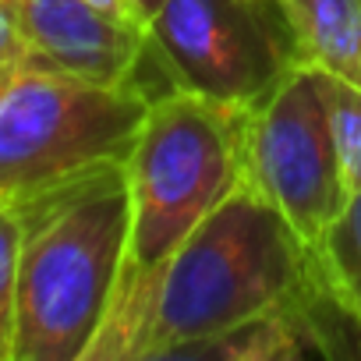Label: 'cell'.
<instances>
[{
    "label": "cell",
    "mask_w": 361,
    "mask_h": 361,
    "mask_svg": "<svg viewBox=\"0 0 361 361\" xmlns=\"http://www.w3.org/2000/svg\"><path fill=\"white\" fill-rule=\"evenodd\" d=\"M245 106L185 89L152 96L124 159L128 245L121 276L85 361H145L170 259L195 227L245 185Z\"/></svg>",
    "instance_id": "obj_1"
},
{
    "label": "cell",
    "mask_w": 361,
    "mask_h": 361,
    "mask_svg": "<svg viewBox=\"0 0 361 361\" xmlns=\"http://www.w3.org/2000/svg\"><path fill=\"white\" fill-rule=\"evenodd\" d=\"M18 209L25 238L11 361H85L128 245L124 163L36 195Z\"/></svg>",
    "instance_id": "obj_2"
},
{
    "label": "cell",
    "mask_w": 361,
    "mask_h": 361,
    "mask_svg": "<svg viewBox=\"0 0 361 361\" xmlns=\"http://www.w3.org/2000/svg\"><path fill=\"white\" fill-rule=\"evenodd\" d=\"M315 252L248 185L234 188L170 259L145 361L177 354L280 305L315 276Z\"/></svg>",
    "instance_id": "obj_3"
},
{
    "label": "cell",
    "mask_w": 361,
    "mask_h": 361,
    "mask_svg": "<svg viewBox=\"0 0 361 361\" xmlns=\"http://www.w3.org/2000/svg\"><path fill=\"white\" fill-rule=\"evenodd\" d=\"M152 92L25 61L0 99V202L22 206L128 159Z\"/></svg>",
    "instance_id": "obj_4"
},
{
    "label": "cell",
    "mask_w": 361,
    "mask_h": 361,
    "mask_svg": "<svg viewBox=\"0 0 361 361\" xmlns=\"http://www.w3.org/2000/svg\"><path fill=\"white\" fill-rule=\"evenodd\" d=\"M145 32L170 89L245 110L308 61L280 0H166Z\"/></svg>",
    "instance_id": "obj_5"
},
{
    "label": "cell",
    "mask_w": 361,
    "mask_h": 361,
    "mask_svg": "<svg viewBox=\"0 0 361 361\" xmlns=\"http://www.w3.org/2000/svg\"><path fill=\"white\" fill-rule=\"evenodd\" d=\"M245 185L273 202L308 248L343 213L350 192L343 185L319 64H298L248 110Z\"/></svg>",
    "instance_id": "obj_6"
},
{
    "label": "cell",
    "mask_w": 361,
    "mask_h": 361,
    "mask_svg": "<svg viewBox=\"0 0 361 361\" xmlns=\"http://www.w3.org/2000/svg\"><path fill=\"white\" fill-rule=\"evenodd\" d=\"M32 64H47L92 82H138L152 96L166 92L145 25L117 22L85 0H4Z\"/></svg>",
    "instance_id": "obj_7"
},
{
    "label": "cell",
    "mask_w": 361,
    "mask_h": 361,
    "mask_svg": "<svg viewBox=\"0 0 361 361\" xmlns=\"http://www.w3.org/2000/svg\"><path fill=\"white\" fill-rule=\"evenodd\" d=\"M301 54L361 85V0H280Z\"/></svg>",
    "instance_id": "obj_8"
},
{
    "label": "cell",
    "mask_w": 361,
    "mask_h": 361,
    "mask_svg": "<svg viewBox=\"0 0 361 361\" xmlns=\"http://www.w3.org/2000/svg\"><path fill=\"white\" fill-rule=\"evenodd\" d=\"M312 252L333 294L361 322V192L347 199L343 213Z\"/></svg>",
    "instance_id": "obj_9"
},
{
    "label": "cell",
    "mask_w": 361,
    "mask_h": 361,
    "mask_svg": "<svg viewBox=\"0 0 361 361\" xmlns=\"http://www.w3.org/2000/svg\"><path fill=\"white\" fill-rule=\"evenodd\" d=\"M326 82V106H329V128L343 170V185L347 192H361V85L333 75L322 68Z\"/></svg>",
    "instance_id": "obj_10"
},
{
    "label": "cell",
    "mask_w": 361,
    "mask_h": 361,
    "mask_svg": "<svg viewBox=\"0 0 361 361\" xmlns=\"http://www.w3.org/2000/svg\"><path fill=\"white\" fill-rule=\"evenodd\" d=\"M22 238H25L22 209L0 202V361L15 357V301H18Z\"/></svg>",
    "instance_id": "obj_11"
},
{
    "label": "cell",
    "mask_w": 361,
    "mask_h": 361,
    "mask_svg": "<svg viewBox=\"0 0 361 361\" xmlns=\"http://www.w3.org/2000/svg\"><path fill=\"white\" fill-rule=\"evenodd\" d=\"M25 57H29V47H25L8 4L0 0V64H25Z\"/></svg>",
    "instance_id": "obj_12"
},
{
    "label": "cell",
    "mask_w": 361,
    "mask_h": 361,
    "mask_svg": "<svg viewBox=\"0 0 361 361\" xmlns=\"http://www.w3.org/2000/svg\"><path fill=\"white\" fill-rule=\"evenodd\" d=\"M85 4H92L96 11L117 18V22H128V25H145L142 11L135 8V0H85Z\"/></svg>",
    "instance_id": "obj_13"
},
{
    "label": "cell",
    "mask_w": 361,
    "mask_h": 361,
    "mask_svg": "<svg viewBox=\"0 0 361 361\" xmlns=\"http://www.w3.org/2000/svg\"><path fill=\"white\" fill-rule=\"evenodd\" d=\"M18 68H22V64H0V99H4V92H8V85L15 82V75H18Z\"/></svg>",
    "instance_id": "obj_14"
},
{
    "label": "cell",
    "mask_w": 361,
    "mask_h": 361,
    "mask_svg": "<svg viewBox=\"0 0 361 361\" xmlns=\"http://www.w3.org/2000/svg\"><path fill=\"white\" fill-rule=\"evenodd\" d=\"M163 4H166V0H135V8L142 11V18H145V22H149V18H152V15H156Z\"/></svg>",
    "instance_id": "obj_15"
}]
</instances>
